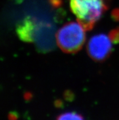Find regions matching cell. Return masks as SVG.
Here are the masks:
<instances>
[{
  "instance_id": "4",
  "label": "cell",
  "mask_w": 119,
  "mask_h": 120,
  "mask_svg": "<svg viewBox=\"0 0 119 120\" xmlns=\"http://www.w3.org/2000/svg\"><path fill=\"white\" fill-rule=\"evenodd\" d=\"M33 24L30 21H24L17 28V33L20 38L24 41H30L32 40V32L33 31Z\"/></svg>"
},
{
  "instance_id": "5",
  "label": "cell",
  "mask_w": 119,
  "mask_h": 120,
  "mask_svg": "<svg viewBox=\"0 0 119 120\" xmlns=\"http://www.w3.org/2000/svg\"><path fill=\"white\" fill-rule=\"evenodd\" d=\"M56 120H84L82 115L74 112H69L60 115Z\"/></svg>"
},
{
  "instance_id": "6",
  "label": "cell",
  "mask_w": 119,
  "mask_h": 120,
  "mask_svg": "<svg viewBox=\"0 0 119 120\" xmlns=\"http://www.w3.org/2000/svg\"><path fill=\"white\" fill-rule=\"evenodd\" d=\"M17 118H18V116H17V113H11L9 114V120H16L17 119Z\"/></svg>"
},
{
  "instance_id": "3",
  "label": "cell",
  "mask_w": 119,
  "mask_h": 120,
  "mask_svg": "<svg viewBox=\"0 0 119 120\" xmlns=\"http://www.w3.org/2000/svg\"><path fill=\"white\" fill-rule=\"evenodd\" d=\"M113 41L111 34H99L93 35L87 43V53L94 60H104L111 52Z\"/></svg>"
},
{
  "instance_id": "2",
  "label": "cell",
  "mask_w": 119,
  "mask_h": 120,
  "mask_svg": "<svg viewBox=\"0 0 119 120\" xmlns=\"http://www.w3.org/2000/svg\"><path fill=\"white\" fill-rule=\"evenodd\" d=\"M84 27L79 21H71L60 27L56 34L59 48L66 53L79 51L86 40Z\"/></svg>"
},
{
  "instance_id": "1",
  "label": "cell",
  "mask_w": 119,
  "mask_h": 120,
  "mask_svg": "<svg viewBox=\"0 0 119 120\" xmlns=\"http://www.w3.org/2000/svg\"><path fill=\"white\" fill-rule=\"evenodd\" d=\"M70 8L86 30H90L106 9V0H69Z\"/></svg>"
}]
</instances>
